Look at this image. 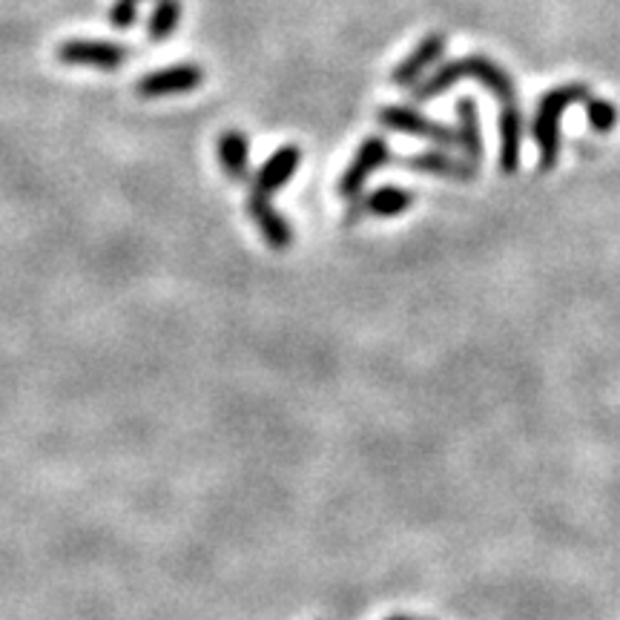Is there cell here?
I'll list each match as a JSON object with an SVG mask.
<instances>
[{
    "instance_id": "2",
    "label": "cell",
    "mask_w": 620,
    "mask_h": 620,
    "mask_svg": "<svg viewBox=\"0 0 620 620\" xmlns=\"http://www.w3.org/2000/svg\"><path fill=\"white\" fill-rule=\"evenodd\" d=\"M589 98V86L586 84H567L558 90H549L542 95L540 107L535 116V141L540 147V170H555L560 155V118L567 112V107Z\"/></svg>"
},
{
    "instance_id": "3",
    "label": "cell",
    "mask_w": 620,
    "mask_h": 620,
    "mask_svg": "<svg viewBox=\"0 0 620 620\" xmlns=\"http://www.w3.org/2000/svg\"><path fill=\"white\" fill-rule=\"evenodd\" d=\"M55 58L61 63H72V67H95V70L116 72L121 63H127L130 49L124 44H109V40L72 38L58 44Z\"/></svg>"
},
{
    "instance_id": "10",
    "label": "cell",
    "mask_w": 620,
    "mask_h": 620,
    "mask_svg": "<svg viewBox=\"0 0 620 620\" xmlns=\"http://www.w3.org/2000/svg\"><path fill=\"white\" fill-rule=\"evenodd\" d=\"M248 213H250V218L257 222V227L262 230L264 241H267L273 250H285L287 245L294 241V230H290V225H287V218L282 216V213H276V207H271L267 195L250 193Z\"/></svg>"
},
{
    "instance_id": "19",
    "label": "cell",
    "mask_w": 620,
    "mask_h": 620,
    "mask_svg": "<svg viewBox=\"0 0 620 620\" xmlns=\"http://www.w3.org/2000/svg\"><path fill=\"white\" fill-rule=\"evenodd\" d=\"M132 3H139V7H141V3H144V0H132Z\"/></svg>"
},
{
    "instance_id": "7",
    "label": "cell",
    "mask_w": 620,
    "mask_h": 620,
    "mask_svg": "<svg viewBox=\"0 0 620 620\" xmlns=\"http://www.w3.org/2000/svg\"><path fill=\"white\" fill-rule=\"evenodd\" d=\"M445 55V35L442 32H434L428 35L414 47V52L405 58L394 72H391V84L403 86V90H414L417 81L426 75L434 63H440V58Z\"/></svg>"
},
{
    "instance_id": "16",
    "label": "cell",
    "mask_w": 620,
    "mask_h": 620,
    "mask_svg": "<svg viewBox=\"0 0 620 620\" xmlns=\"http://www.w3.org/2000/svg\"><path fill=\"white\" fill-rule=\"evenodd\" d=\"M586 116H589V124L592 130L597 132H609L615 130V124H618V109L612 107L609 102H604V98H586Z\"/></svg>"
},
{
    "instance_id": "5",
    "label": "cell",
    "mask_w": 620,
    "mask_h": 620,
    "mask_svg": "<svg viewBox=\"0 0 620 620\" xmlns=\"http://www.w3.org/2000/svg\"><path fill=\"white\" fill-rule=\"evenodd\" d=\"M380 124L388 130L405 132V135H414V139L431 141L437 147H454L457 144V135L454 130H449L445 124H437L431 118H426L419 109L414 107H382L377 112Z\"/></svg>"
},
{
    "instance_id": "8",
    "label": "cell",
    "mask_w": 620,
    "mask_h": 620,
    "mask_svg": "<svg viewBox=\"0 0 620 620\" xmlns=\"http://www.w3.org/2000/svg\"><path fill=\"white\" fill-rule=\"evenodd\" d=\"M400 164H403L405 170L426 172V176H440V179H457V181L477 179V164H472L468 158L460 162V158L442 153V150L408 155V158H403Z\"/></svg>"
},
{
    "instance_id": "11",
    "label": "cell",
    "mask_w": 620,
    "mask_h": 620,
    "mask_svg": "<svg viewBox=\"0 0 620 620\" xmlns=\"http://www.w3.org/2000/svg\"><path fill=\"white\" fill-rule=\"evenodd\" d=\"M523 147V116L517 104H500V170L505 176L517 172Z\"/></svg>"
},
{
    "instance_id": "4",
    "label": "cell",
    "mask_w": 620,
    "mask_h": 620,
    "mask_svg": "<svg viewBox=\"0 0 620 620\" xmlns=\"http://www.w3.org/2000/svg\"><path fill=\"white\" fill-rule=\"evenodd\" d=\"M391 162H394V153H391V147H388V141L382 139V135L365 139L362 147H359L357 155H354V162H350L348 170L342 172L336 193H339L342 199H357L373 172Z\"/></svg>"
},
{
    "instance_id": "1",
    "label": "cell",
    "mask_w": 620,
    "mask_h": 620,
    "mask_svg": "<svg viewBox=\"0 0 620 620\" xmlns=\"http://www.w3.org/2000/svg\"><path fill=\"white\" fill-rule=\"evenodd\" d=\"M465 78L480 81V84L486 86L500 104H517L514 81L509 78V72H505L503 67H497L494 61H489L486 55H465V58H457V61L442 63L440 70H434V75L426 78L419 86H414L412 102L414 104L431 102L437 95L449 93L451 86L457 84V81H465Z\"/></svg>"
},
{
    "instance_id": "6",
    "label": "cell",
    "mask_w": 620,
    "mask_h": 620,
    "mask_svg": "<svg viewBox=\"0 0 620 620\" xmlns=\"http://www.w3.org/2000/svg\"><path fill=\"white\" fill-rule=\"evenodd\" d=\"M202 84L204 70L199 63H172V67H164V70L147 72L135 90H139L141 98H167V95L190 93V90Z\"/></svg>"
},
{
    "instance_id": "14",
    "label": "cell",
    "mask_w": 620,
    "mask_h": 620,
    "mask_svg": "<svg viewBox=\"0 0 620 620\" xmlns=\"http://www.w3.org/2000/svg\"><path fill=\"white\" fill-rule=\"evenodd\" d=\"M365 204V213H371V216H382V218H391V216H403L405 210L414 204V193L403 190V187H380V190H373L368 199H362Z\"/></svg>"
},
{
    "instance_id": "15",
    "label": "cell",
    "mask_w": 620,
    "mask_h": 620,
    "mask_svg": "<svg viewBox=\"0 0 620 620\" xmlns=\"http://www.w3.org/2000/svg\"><path fill=\"white\" fill-rule=\"evenodd\" d=\"M181 21V0H155L153 15L147 21L150 40H167Z\"/></svg>"
},
{
    "instance_id": "17",
    "label": "cell",
    "mask_w": 620,
    "mask_h": 620,
    "mask_svg": "<svg viewBox=\"0 0 620 620\" xmlns=\"http://www.w3.org/2000/svg\"><path fill=\"white\" fill-rule=\"evenodd\" d=\"M135 17H139V3H132V0H116L109 9V26L118 32L130 29Z\"/></svg>"
},
{
    "instance_id": "12",
    "label": "cell",
    "mask_w": 620,
    "mask_h": 620,
    "mask_svg": "<svg viewBox=\"0 0 620 620\" xmlns=\"http://www.w3.org/2000/svg\"><path fill=\"white\" fill-rule=\"evenodd\" d=\"M218 164H222V170H225L227 179L233 181L248 179L250 144L245 132L241 130L222 132V139H218Z\"/></svg>"
},
{
    "instance_id": "18",
    "label": "cell",
    "mask_w": 620,
    "mask_h": 620,
    "mask_svg": "<svg viewBox=\"0 0 620 620\" xmlns=\"http://www.w3.org/2000/svg\"><path fill=\"white\" fill-rule=\"evenodd\" d=\"M388 620H414V618H403V615H396V618H388Z\"/></svg>"
},
{
    "instance_id": "9",
    "label": "cell",
    "mask_w": 620,
    "mask_h": 620,
    "mask_svg": "<svg viewBox=\"0 0 620 620\" xmlns=\"http://www.w3.org/2000/svg\"><path fill=\"white\" fill-rule=\"evenodd\" d=\"M299 162H302V150L294 147V144H285L279 147L276 153L262 164V170L257 172V179H253V190L250 193H259V195H271L276 190L290 181L296 170H299Z\"/></svg>"
},
{
    "instance_id": "13",
    "label": "cell",
    "mask_w": 620,
    "mask_h": 620,
    "mask_svg": "<svg viewBox=\"0 0 620 620\" xmlns=\"http://www.w3.org/2000/svg\"><path fill=\"white\" fill-rule=\"evenodd\" d=\"M457 147L463 150L465 158L472 164H480L482 158V135H480V121H477V104L472 98H460L457 107Z\"/></svg>"
}]
</instances>
